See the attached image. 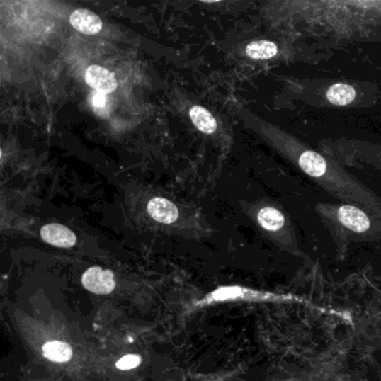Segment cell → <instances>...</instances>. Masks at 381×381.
<instances>
[{"instance_id":"6da1fadb","label":"cell","mask_w":381,"mask_h":381,"mask_svg":"<svg viewBox=\"0 0 381 381\" xmlns=\"http://www.w3.org/2000/svg\"><path fill=\"white\" fill-rule=\"evenodd\" d=\"M278 30L353 42L379 36L381 1H278Z\"/></svg>"},{"instance_id":"7a4b0ae2","label":"cell","mask_w":381,"mask_h":381,"mask_svg":"<svg viewBox=\"0 0 381 381\" xmlns=\"http://www.w3.org/2000/svg\"><path fill=\"white\" fill-rule=\"evenodd\" d=\"M256 127L278 156L321 188L343 203L360 205L381 220V197L347 171L338 160L314 150L278 125L258 121Z\"/></svg>"},{"instance_id":"3957f363","label":"cell","mask_w":381,"mask_h":381,"mask_svg":"<svg viewBox=\"0 0 381 381\" xmlns=\"http://www.w3.org/2000/svg\"><path fill=\"white\" fill-rule=\"evenodd\" d=\"M315 210L336 239H373L381 236V220L360 205L318 203Z\"/></svg>"},{"instance_id":"277c9868","label":"cell","mask_w":381,"mask_h":381,"mask_svg":"<svg viewBox=\"0 0 381 381\" xmlns=\"http://www.w3.org/2000/svg\"><path fill=\"white\" fill-rule=\"evenodd\" d=\"M324 154L347 164H365L381 172V144L356 139H336L320 142Z\"/></svg>"},{"instance_id":"5b68a950","label":"cell","mask_w":381,"mask_h":381,"mask_svg":"<svg viewBox=\"0 0 381 381\" xmlns=\"http://www.w3.org/2000/svg\"><path fill=\"white\" fill-rule=\"evenodd\" d=\"M255 218L257 225L278 244L280 249L292 253L299 251L291 220L284 212L281 205L274 203H264L260 205L255 214Z\"/></svg>"},{"instance_id":"8992f818","label":"cell","mask_w":381,"mask_h":381,"mask_svg":"<svg viewBox=\"0 0 381 381\" xmlns=\"http://www.w3.org/2000/svg\"><path fill=\"white\" fill-rule=\"evenodd\" d=\"M360 92L355 85L336 82L328 85L321 93L323 104L334 108H348L360 100Z\"/></svg>"},{"instance_id":"52a82bcc","label":"cell","mask_w":381,"mask_h":381,"mask_svg":"<svg viewBox=\"0 0 381 381\" xmlns=\"http://www.w3.org/2000/svg\"><path fill=\"white\" fill-rule=\"evenodd\" d=\"M82 284L91 293L98 295L110 294L115 289L113 273L98 266H93L85 271L82 276Z\"/></svg>"},{"instance_id":"ba28073f","label":"cell","mask_w":381,"mask_h":381,"mask_svg":"<svg viewBox=\"0 0 381 381\" xmlns=\"http://www.w3.org/2000/svg\"><path fill=\"white\" fill-rule=\"evenodd\" d=\"M245 54L254 61H272L282 59L286 50L278 42L268 40H253L245 47Z\"/></svg>"},{"instance_id":"9c48e42d","label":"cell","mask_w":381,"mask_h":381,"mask_svg":"<svg viewBox=\"0 0 381 381\" xmlns=\"http://www.w3.org/2000/svg\"><path fill=\"white\" fill-rule=\"evenodd\" d=\"M40 237L52 246L69 249L76 244V235L61 224H47L40 229Z\"/></svg>"},{"instance_id":"30bf717a","label":"cell","mask_w":381,"mask_h":381,"mask_svg":"<svg viewBox=\"0 0 381 381\" xmlns=\"http://www.w3.org/2000/svg\"><path fill=\"white\" fill-rule=\"evenodd\" d=\"M85 81L96 92L110 94L117 89L118 83L113 73L98 65H91L85 73Z\"/></svg>"},{"instance_id":"8fae6325","label":"cell","mask_w":381,"mask_h":381,"mask_svg":"<svg viewBox=\"0 0 381 381\" xmlns=\"http://www.w3.org/2000/svg\"><path fill=\"white\" fill-rule=\"evenodd\" d=\"M72 27L84 35H96L102 30V19L89 9H76L69 17Z\"/></svg>"},{"instance_id":"7c38bea8","label":"cell","mask_w":381,"mask_h":381,"mask_svg":"<svg viewBox=\"0 0 381 381\" xmlns=\"http://www.w3.org/2000/svg\"><path fill=\"white\" fill-rule=\"evenodd\" d=\"M147 210H148V214L156 222L166 224V225L175 222L179 216L177 206L171 201L162 198V197L151 199L148 203Z\"/></svg>"},{"instance_id":"4fadbf2b","label":"cell","mask_w":381,"mask_h":381,"mask_svg":"<svg viewBox=\"0 0 381 381\" xmlns=\"http://www.w3.org/2000/svg\"><path fill=\"white\" fill-rule=\"evenodd\" d=\"M189 115L193 125H196L197 129L205 135H212L217 130V121L214 115L203 106H193Z\"/></svg>"},{"instance_id":"5bb4252c","label":"cell","mask_w":381,"mask_h":381,"mask_svg":"<svg viewBox=\"0 0 381 381\" xmlns=\"http://www.w3.org/2000/svg\"><path fill=\"white\" fill-rule=\"evenodd\" d=\"M42 355L50 361L67 363L73 357V349L67 342L54 340V341L46 342L42 346Z\"/></svg>"},{"instance_id":"9a60e30c","label":"cell","mask_w":381,"mask_h":381,"mask_svg":"<svg viewBox=\"0 0 381 381\" xmlns=\"http://www.w3.org/2000/svg\"><path fill=\"white\" fill-rule=\"evenodd\" d=\"M243 288L239 286H225L222 289H218L214 292L212 295V299L214 301H225V300H236L241 299L244 294Z\"/></svg>"},{"instance_id":"2e32d148","label":"cell","mask_w":381,"mask_h":381,"mask_svg":"<svg viewBox=\"0 0 381 381\" xmlns=\"http://www.w3.org/2000/svg\"><path fill=\"white\" fill-rule=\"evenodd\" d=\"M93 109L98 115L106 117V114L109 113V101L106 98V94L100 92L93 93L92 100Z\"/></svg>"},{"instance_id":"e0dca14e","label":"cell","mask_w":381,"mask_h":381,"mask_svg":"<svg viewBox=\"0 0 381 381\" xmlns=\"http://www.w3.org/2000/svg\"><path fill=\"white\" fill-rule=\"evenodd\" d=\"M141 363V357L138 355H127L122 357L117 363V368L119 370H131L138 367Z\"/></svg>"}]
</instances>
